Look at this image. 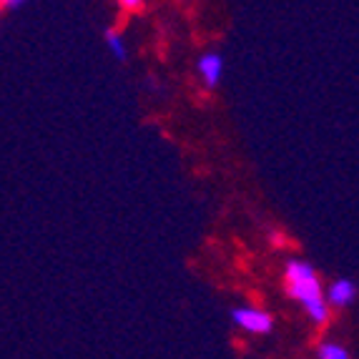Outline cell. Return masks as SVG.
<instances>
[{"label":"cell","mask_w":359,"mask_h":359,"mask_svg":"<svg viewBox=\"0 0 359 359\" xmlns=\"http://www.w3.org/2000/svg\"><path fill=\"white\" fill-rule=\"evenodd\" d=\"M287 284H289V294H292L294 299H299L304 306L317 299H324L322 287H319V279H317V271L304 262L287 264Z\"/></svg>","instance_id":"cell-1"},{"label":"cell","mask_w":359,"mask_h":359,"mask_svg":"<svg viewBox=\"0 0 359 359\" xmlns=\"http://www.w3.org/2000/svg\"><path fill=\"white\" fill-rule=\"evenodd\" d=\"M233 322L244 327L246 332H254V334H266L271 330V317L262 309H236Z\"/></svg>","instance_id":"cell-2"},{"label":"cell","mask_w":359,"mask_h":359,"mask_svg":"<svg viewBox=\"0 0 359 359\" xmlns=\"http://www.w3.org/2000/svg\"><path fill=\"white\" fill-rule=\"evenodd\" d=\"M222 68H224V60H222V55H216V53H206V55H201V60H198V73H201V78H204V83L211 86V88L219 83Z\"/></svg>","instance_id":"cell-3"},{"label":"cell","mask_w":359,"mask_h":359,"mask_svg":"<svg viewBox=\"0 0 359 359\" xmlns=\"http://www.w3.org/2000/svg\"><path fill=\"white\" fill-rule=\"evenodd\" d=\"M354 299V284L347 282V279H339V282L332 284L330 289V302L337 306H347L349 302Z\"/></svg>","instance_id":"cell-4"},{"label":"cell","mask_w":359,"mask_h":359,"mask_svg":"<svg viewBox=\"0 0 359 359\" xmlns=\"http://www.w3.org/2000/svg\"><path fill=\"white\" fill-rule=\"evenodd\" d=\"M106 41H108V48L114 50V55L118 60H126L128 50H126V43H123V36H121L118 30H108L106 33Z\"/></svg>","instance_id":"cell-5"},{"label":"cell","mask_w":359,"mask_h":359,"mask_svg":"<svg viewBox=\"0 0 359 359\" xmlns=\"http://www.w3.org/2000/svg\"><path fill=\"white\" fill-rule=\"evenodd\" d=\"M304 309L309 311L311 322H317V324H324V322H327V317H330V306H327V302H324V299L311 302V304H306Z\"/></svg>","instance_id":"cell-6"},{"label":"cell","mask_w":359,"mask_h":359,"mask_svg":"<svg viewBox=\"0 0 359 359\" xmlns=\"http://www.w3.org/2000/svg\"><path fill=\"white\" fill-rule=\"evenodd\" d=\"M319 359H349V354L341 347H337V344H322Z\"/></svg>","instance_id":"cell-7"},{"label":"cell","mask_w":359,"mask_h":359,"mask_svg":"<svg viewBox=\"0 0 359 359\" xmlns=\"http://www.w3.org/2000/svg\"><path fill=\"white\" fill-rule=\"evenodd\" d=\"M118 8H121V11H141V8H144V3H141V0H121Z\"/></svg>","instance_id":"cell-8"},{"label":"cell","mask_w":359,"mask_h":359,"mask_svg":"<svg viewBox=\"0 0 359 359\" xmlns=\"http://www.w3.org/2000/svg\"><path fill=\"white\" fill-rule=\"evenodd\" d=\"M20 6H23L20 0H3V3H0V11H11V8H20Z\"/></svg>","instance_id":"cell-9"},{"label":"cell","mask_w":359,"mask_h":359,"mask_svg":"<svg viewBox=\"0 0 359 359\" xmlns=\"http://www.w3.org/2000/svg\"><path fill=\"white\" fill-rule=\"evenodd\" d=\"M271 241H274L276 246H282V244H287V239H282V233H274V236H271Z\"/></svg>","instance_id":"cell-10"}]
</instances>
